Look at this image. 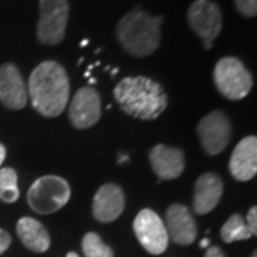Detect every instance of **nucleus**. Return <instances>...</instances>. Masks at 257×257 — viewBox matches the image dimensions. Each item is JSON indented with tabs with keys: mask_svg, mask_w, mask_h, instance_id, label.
I'll return each instance as SVG.
<instances>
[{
	"mask_svg": "<svg viewBox=\"0 0 257 257\" xmlns=\"http://www.w3.org/2000/svg\"><path fill=\"white\" fill-rule=\"evenodd\" d=\"M197 135L203 150L207 155H219L229 146L231 139V124L229 117L220 110L211 111L199 121Z\"/></svg>",
	"mask_w": 257,
	"mask_h": 257,
	"instance_id": "1a4fd4ad",
	"label": "nucleus"
},
{
	"mask_svg": "<svg viewBox=\"0 0 257 257\" xmlns=\"http://www.w3.org/2000/svg\"><path fill=\"white\" fill-rule=\"evenodd\" d=\"M87 45H89V40H87V39H84V40L80 42V47H86Z\"/></svg>",
	"mask_w": 257,
	"mask_h": 257,
	"instance_id": "cd10ccee",
	"label": "nucleus"
},
{
	"mask_svg": "<svg viewBox=\"0 0 257 257\" xmlns=\"http://www.w3.org/2000/svg\"><path fill=\"white\" fill-rule=\"evenodd\" d=\"M66 257H79V254H77L76 251H69V253L66 254Z\"/></svg>",
	"mask_w": 257,
	"mask_h": 257,
	"instance_id": "bb28decb",
	"label": "nucleus"
},
{
	"mask_svg": "<svg viewBox=\"0 0 257 257\" xmlns=\"http://www.w3.org/2000/svg\"><path fill=\"white\" fill-rule=\"evenodd\" d=\"M101 116L100 94L90 86L80 87L74 93L69 106V119L76 128L94 126Z\"/></svg>",
	"mask_w": 257,
	"mask_h": 257,
	"instance_id": "9d476101",
	"label": "nucleus"
},
{
	"mask_svg": "<svg viewBox=\"0 0 257 257\" xmlns=\"http://www.w3.org/2000/svg\"><path fill=\"white\" fill-rule=\"evenodd\" d=\"M223 194V182L214 173H204L194 184L193 209L197 214H207L220 202Z\"/></svg>",
	"mask_w": 257,
	"mask_h": 257,
	"instance_id": "dca6fc26",
	"label": "nucleus"
},
{
	"mask_svg": "<svg viewBox=\"0 0 257 257\" xmlns=\"http://www.w3.org/2000/svg\"><path fill=\"white\" fill-rule=\"evenodd\" d=\"M70 186L63 177L47 175L39 177L30 186L28 203L30 209L39 214H50L64 207L70 199Z\"/></svg>",
	"mask_w": 257,
	"mask_h": 257,
	"instance_id": "39448f33",
	"label": "nucleus"
},
{
	"mask_svg": "<svg viewBox=\"0 0 257 257\" xmlns=\"http://www.w3.org/2000/svg\"><path fill=\"white\" fill-rule=\"evenodd\" d=\"M149 160L153 172L162 180H173L183 173L184 155L177 147L157 145L149 153Z\"/></svg>",
	"mask_w": 257,
	"mask_h": 257,
	"instance_id": "2eb2a0df",
	"label": "nucleus"
},
{
	"mask_svg": "<svg viewBox=\"0 0 257 257\" xmlns=\"http://www.w3.org/2000/svg\"><path fill=\"white\" fill-rule=\"evenodd\" d=\"M165 226L169 240L179 246H189L196 240L197 226L190 209L184 204L175 203L167 209Z\"/></svg>",
	"mask_w": 257,
	"mask_h": 257,
	"instance_id": "f8f14e48",
	"label": "nucleus"
},
{
	"mask_svg": "<svg viewBox=\"0 0 257 257\" xmlns=\"http://www.w3.org/2000/svg\"><path fill=\"white\" fill-rule=\"evenodd\" d=\"M117 72H119V70H117V69H114V70H111V74H113V76H114V74L117 73Z\"/></svg>",
	"mask_w": 257,
	"mask_h": 257,
	"instance_id": "c85d7f7f",
	"label": "nucleus"
},
{
	"mask_svg": "<svg viewBox=\"0 0 257 257\" xmlns=\"http://www.w3.org/2000/svg\"><path fill=\"white\" fill-rule=\"evenodd\" d=\"M19 196L18 173L12 167L0 169V200L5 203H15Z\"/></svg>",
	"mask_w": 257,
	"mask_h": 257,
	"instance_id": "6ab92c4d",
	"label": "nucleus"
},
{
	"mask_svg": "<svg viewBox=\"0 0 257 257\" xmlns=\"http://www.w3.org/2000/svg\"><path fill=\"white\" fill-rule=\"evenodd\" d=\"M16 231L20 241L35 253H45L50 247V236L46 227L33 217L19 219Z\"/></svg>",
	"mask_w": 257,
	"mask_h": 257,
	"instance_id": "f3484780",
	"label": "nucleus"
},
{
	"mask_svg": "<svg viewBox=\"0 0 257 257\" xmlns=\"http://www.w3.org/2000/svg\"><path fill=\"white\" fill-rule=\"evenodd\" d=\"M209 243H210L209 239H203L202 243H200V247H207V246H209Z\"/></svg>",
	"mask_w": 257,
	"mask_h": 257,
	"instance_id": "a878e982",
	"label": "nucleus"
},
{
	"mask_svg": "<svg viewBox=\"0 0 257 257\" xmlns=\"http://www.w3.org/2000/svg\"><path fill=\"white\" fill-rule=\"evenodd\" d=\"M124 204V193L120 186L114 183L103 184L93 199V216L100 223H110L123 213Z\"/></svg>",
	"mask_w": 257,
	"mask_h": 257,
	"instance_id": "ddd939ff",
	"label": "nucleus"
},
{
	"mask_svg": "<svg viewBox=\"0 0 257 257\" xmlns=\"http://www.w3.org/2000/svg\"><path fill=\"white\" fill-rule=\"evenodd\" d=\"M187 22L193 32L203 40V47L209 50L213 46V40L221 32L223 15L214 2L194 0L187 12Z\"/></svg>",
	"mask_w": 257,
	"mask_h": 257,
	"instance_id": "0eeeda50",
	"label": "nucleus"
},
{
	"mask_svg": "<svg viewBox=\"0 0 257 257\" xmlns=\"http://www.w3.org/2000/svg\"><path fill=\"white\" fill-rule=\"evenodd\" d=\"M135 234L143 248L150 254H162L169 246V236L165 221L156 211L143 209L138 213L133 221Z\"/></svg>",
	"mask_w": 257,
	"mask_h": 257,
	"instance_id": "6e6552de",
	"label": "nucleus"
},
{
	"mask_svg": "<svg viewBox=\"0 0 257 257\" xmlns=\"http://www.w3.org/2000/svg\"><path fill=\"white\" fill-rule=\"evenodd\" d=\"M234 6L244 18H254L257 15V0H234Z\"/></svg>",
	"mask_w": 257,
	"mask_h": 257,
	"instance_id": "412c9836",
	"label": "nucleus"
},
{
	"mask_svg": "<svg viewBox=\"0 0 257 257\" xmlns=\"http://www.w3.org/2000/svg\"><path fill=\"white\" fill-rule=\"evenodd\" d=\"M220 236L223 241L226 243H233V241H240V240L250 239L253 234L246 224L244 217L236 213L233 216H230L227 221L223 224L220 230Z\"/></svg>",
	"mask_w": 257,
	"mask_h": 257,
	"instance_id": "a211bd4d",
	"label": "nucleus"
},
{
	"mask_svg": "<svg viewBox=\"0 0 257 257\" xmlns=\"http://www.w3.org/2000/svg\"><path fill=\"white\" fill-rule=\"evenodd\" d=\"M83 253L86 257H113L114 253L109 247L97 233H87L84 234L82 241Z\"/></svg>",
	"mask_w": 257,
	"mask_h": 257,
	"instance_id": "aec40b11",
	"label": "nucleus"
},
{
	"mask_svg": "<svg viewBox=\"0 0 257 257\" xmlns=\"http://www.w3.org/2000/svg\"><path fill=\"white\" fill-rule=\"evenodd\" d=\"M246 220V224H247V227L251 231V234L253 236H256L257 234V209L256 206H253L247 213V217L244 219Z\"/></svg>",
	"mask_w": 257,
	"mask_h": 257,
	"instance_id": "4be33fe9",
	"label": "nucleus"
},
{
	"mask_svg": "<svg viewBox=\"0 0 257 257\" xmlns=\"http://www.w3.org/2000/svg\"><path fill=\"white\" fill-rule=\"evenodd\" d=\"M113 96L120 109L135 119H157L167 107V93L163 86L145 76L121 79Z\"/></svg>",
	"mask_w": 257,
	"mask_h": 257,
	"instance_id": "f03ea898",
	"label": "nucleus"
},
{
	"mask_svg": "<svg viewBox=\"0 0 257 257\" xmlns=\"http://www.w3.org/2000/svg\"><path fill=\"white\" fill-rule=\"evenodd\" d=\"M28 93L33 109L42 116H60L70 93V83L63 66L55 60L42 62L29 77Z\"/></svg>",
	"mask_w": 257,
	"mask_h": 257,
	"instance_id": "f257e3e1",
	"label": "nucleus"
},
{
	"mask_svg": "<svg viewBox=\"0 0 257 257\" xmlns=\"http://www.w3.org/2000/svg\"><path fill=\"white\" fill-rule=\"evenodd\" d=\"M29 100L28 84L13 63L0 66V101L12 110L23 109Z\"/></svg>",
	"mask_w": 257,
	"mask_h": 257,
	"instance_id": "9b49d317",
	"label": "nucleus"
},
{
	"mask_svg": "<svg viewBox=\"0 0 257 257\" xmlns=\"http://www.w3.org/2000/svg\"><path fill=\"white\" fill-rule=\"evenodd\" d=\"M231 176L239 182L251 180L257 173V138L241 139L234 147L229 162Z\"/></svg>",
	"mask_w": 257,
	"mask_h": 257,
	"instance_id": "4468645a",
	"label": "nucleus"
},
{
	"mask_svg": "<svg viewBox=\"0 0 257 257\" xmlns=\"http://www.w3.org/2000/svg\"><path fill=\"white\" fill-rule=\"evenodd\" d=\"M37 40L46 46H56L63 42L69 23V0H40L39 2Z\"/></svg>",
	"mask_w": 257,
	"mask_h": 257,
	"instance_id": "423d86ee",
	"label": "nucleus"
},
{
	"mask_svg": "<svg viewBox=\"0 0 257 257\" xmlns=\"http://www.w3.org/2000/svg\"><path fill=\"white\" fill-rule=\"evenodd\" d=\"M251 257H256V251H254V253H253V256Z\"/></svg>",
	"mask_w": 257,
	"mask_h": 257,
	"instance_id": "c756f323",
	"label": "nucleus"
},
{
	"mask_svg": "<svg viewBox=\"0 0 257 257\" xmlns=\"http://www.w3.org/2000/svg\"><path fill=\"white\" fill-rule=\"evenodd\" d=\"M162 16H152L140 8L127 12L116 26V39L128 55L147 57L156 52L162 42Z\"/></svg>",
	"mask_w": 257,
	"mask_h": 257,
	"instance_id": "7ed1b4c3",
	"label": "nucleus"
},
{
	"mask_svg": "<svg viewBox=\"0 0 257 257\" xmlns=\"http://www.w3.org/2000/svg\"><path fill=\"white\" fill-rule=\"evenodd\" d=\"M204 257H226V256H224V253H223V250H221L220 247H217V246H211V247L207 248L206 256Z\"/></svg>",
	"mask_w": 257,
	"mask_h": 257,
	"instance_id": "b1692460",
	"label": "nucleus"
},
{
	"mask_svg": "<svg viewBox=\"0 0 257 257\" xmlns=\"http://www.w3.org/2000/svg\"><path fill=\"white\" fill-rule=\"evenodd\" d=\"M10 243H12V237L6 230L0 229V256L9 248Z\"/></svg>",
	"mask_w": 257,
	"mask_h": 257,
	"instance_id": "5701e85b",
	"label": "nucleus"
},
{
	"mask_svg": "<svg viewBox=\"0 0 257 257\" xmlns=\"http://www.w3.org/2000/svg\"><path fill=\"white\" fill-rule=\"evenodd\" d=\"M214 86L221 96L229 100H241L253 87V77L240 62L233 56L221 57L213 70Z\"/></svg>",
	"mask_w": 257,
	"mask_h": 257,
	"instance_id": "20e7f679",
	"label": "nucleus"
},
{
	"mask_svg": "<svg viewBox=\"0 0 257 257\" xmlns=\"http://www.w3.org/2000/svg\"><path fill=\"white\" fill-rule=\"evenodd\" d=\"M5 159H6V147L0 143V166L5 162Z\"/></svg>",
	"mask_w": 257,
	"mask_h": 257,
	"instance_id": "393cba45",
	"label": "nucleus"
}]
</instances>
